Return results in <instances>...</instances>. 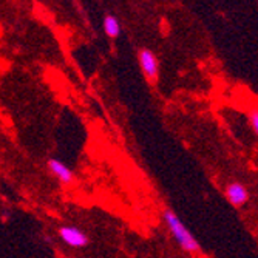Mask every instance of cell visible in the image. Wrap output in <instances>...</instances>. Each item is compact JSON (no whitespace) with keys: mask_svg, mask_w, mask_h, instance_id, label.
I'll list each match as a JSON object with an SVG mask.
<instances>
[{"mask_svg":"<svg viewBox=\"0 0 258 258\" xmlns=\"http://www.w3.org/2000/svg\"><path fill=\"white\" fill-rule=\"evenodd\" d=\"M59 237L60 240L70 246V247H75V249H82V247H87L90 240L87 237V233L84 230H81L79 227H75V226H62L59 227Z\"/></svg>","mask_w":258,"mask_h":258,"instance_id":"2","label":"cell"},{"mask_svg":"<svg viewBox=\"0 0 258 258\" xmlns=\"http://www.w3.org/2000/svg\"><path fill=\"white\" fill-rule=\"evenodd\" d=\"M162 218L166 221L172 237L175 238V241L179 244V247L189 253H198L201 250L198 240L192 235V232L184 226V223L179 220V217L170 209H166L162 212Z\"/></svg>","mask_w":258,"mask_h":258,"instance_id":"1","label":"cell"},{"mask_svg":"<svg viewBox=\"0 0 258 258\" xmlns=\"http://www.w3.org/2000/svg\"><path fill=\"white\" fill-rule=\"evenodd\" d=\"M138 59H139V65H141V70H143L144 76L150 82H156L158 76H159V63H158L156 54L149 48H143L138 53Z\"/></svg>","mask_w":258,"mask_h":258,"instance_id":"3","label":"cell"},{"mask_svg":"<svg viewBox=\"0 0 258 258\" xmlns=\"http://www.w3.org/2000/svg\"><path fill=\"white\" fill-rule=\"evenodd\" d=\"M46 167H48L50 173L54 175L62 184L68 185L72 184L75 181V173L73 170L70 169L68 166H65V164L59 159H54V158H50L48 162H46Z\"/></svg>","mask_w":258,"mask_h":258,"instance_id":"5","label":"cell"},{"mask_svg":"<svg viewBox=\"0 0 258 258\" xmlns=\"http://www.w3.org/2000/svg\"><path fill=\"white\" fill-rule=\"evenodd\" d=\"M249 125L252 127L253 133H258V110L253 108L249 114Z\"/></svg>","mask_w":258,"mask_h":258,"instance_id":"7","label":"cell"},{"mask_svg":"<svg viewBox=\"0 0 258 258\" xmlns=\"http://www.w3.org/2000/svg\"><path fill=\"white\" fill-rule=\"evenodd\" d=\"M224 195L227 198V201L232 204V206H235V207H241L244 206L247 201H249V190H247V187L238 181H232L226 185V189H224Z\"/></svg>","mask_w":258,"mask_h":258,"instance_id":"4","label":"cell"},{"mask_svg":"<svg viewBox=\"0 0 258 258\" xmlns=\"http://www.w3.org/2000/svg\"><path fill=\"white\" fill-rule=\"evenodd\" d=\"M104 31H105V34L110 39L119 37V34H121V23H119L118 17L111 16V14L105 16V19H104Z\"/></svg>","mask_w":258,"mask_h":258,"instance_id":"6","label":"cell"}]
</instances>
